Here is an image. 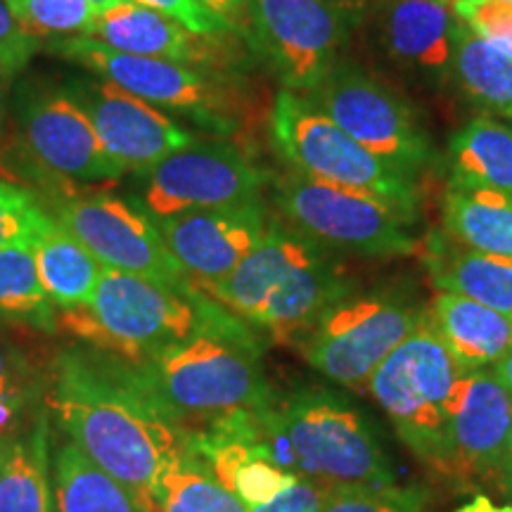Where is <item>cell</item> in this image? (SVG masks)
I'll use <instances>...</instances> for the list:
<instances>
[{
  "mask_svg": "<svg viewBox=\"0 0 512 512\" xmlns=\"http://www.w3.org/2000/svg\"><path fill=\"white\" fill-rule=\"evenodd\" d=\"M48 406L69 441L117 479L140 512H159L164 477L190 453L192 434L138 363L95 347L64 349Z\"/></svg>",
  "mask_w": 512,
  "mask_h": 512,
  "instance_id": "6da1fadb",
  "label": "cell"
},
{
  "mask_svg": "<svg viewBox=\"0 0 512 512\" xmlns=\"http://www.w3.org/2000/svg\"><path fill=\"white\" fill-rule=\"evenodd\" d=\"M252 422L256 444L292 475L328 489L396 484L394 460L375 422L332 389H273Z\"/></svg>",
  "mask_w": 512,
  "mask_h": 512,
  "instance_id": "7a4b0ae2",
  "label": "cell"
},
{
  "mask_svg": "<svg viewBox=\"0 0 512 512\" xmlns=\"http://www.w3.org/2000/svg\"><path fill=\"white\" fill-rule=\"evenodd\" d=\"M356 287L337 252L287 223L271 221L254 252L228 278L202 292L249 328L297 344L332 304Z\"/></svg>",
  "mask_w": 512,
  "mask_h": 512,
  "instance_id": "3957f363",
  "label": "cell"
},
{
  "mask_svg": "<svg viewBox=\"0 0 512 512\" xmlns=\"http://www.w3.org/2000/svg\"><path fill=\"white\" fill-rule=\"evenodd\" d=\"M261 339L233 313L138 363L147 382L190 434L252 413L273 392L261 368Z\"/></svg>",
  "mask_w": 512,
  "mask_h": 512,
  "instance_id": "277c9868",
  "label": "cell"
},
{
  "mask_svg": "<svg viewBox=\"0 0 512 512\" xmlns=\"http://www.w3.org/2000/svg\"><path fill=\"white\" fill-rule=\"evenodd\" d=\"M228 313L192 283L164 285L102 268L91 304L57 311V330L86 347L143 363L219 323Z\"/></svg>",
  "mask_w": 512,
  "mask_h": 512,
  "instance_id": "5b68a950",
  "label": "cell"
},
{
  "mask_svg": "<svg viewBox=\"0 0 512 512\" xmlns=\"http://www.w3.org/2000/svg\"><path fill=\"white\" fill-rule=\"evenodd\" d=\"M10 124L17 143V183L57 197L72 192V183H114L124 176L62 83L43 76L12 81Z\"/></svg>",
  "mask_w": 512,
  "mask_h": 512,
  "instance_id": "8992f818",
  "label": "cell"
},
{
  "mask_svg": "<svg viewBox=\"0 0 512 512\" xmlns=\"http://www.w3.org/2000/svg\"><path fill=\"white\" fill-rule=\"evenodd\" d=\"M460 368L444 342L422 323L370 375L368 392L392 422L403 446L444 477L448 453V415Z\"/></svg>",
  "mask_w": 512,
  "mask_h": 512,
  "instance_id": "52a82bcc",
  "label": "cell"
},
{
  "mask_svg": "<svg viewBox=\"0 0 512 512\" xmlns=\"http://www.w3.org/2000/svg\"><path fill=\"white\" fill-rule=\"evenodd\" d=\"M271 200L287 226L337 254L394 259L420 249L418 216L366 192L290 169L271 183Z\"/></svg>",
  "mask_w": 512,
  "mask_h": 512,
  "instance_id": "ba28073f",
  "label": "cell"
},
{
  "mask_svg": "<svg viewBox=\"0 0 512 512\" xmlns=\"http://www.w3.org/2000/svg\"><path fill=\"white\" fill-rule=\"evenodd\" d=\"M271 136L285 162L299 174L392 202L420 219L418 178L342 131L306 95L280 91L271 112Z\"/></svg>",
  "mask_w": 512,
  "mask_h": 512,
  "instance_id": "9c48e42d",
  "label": "cell"
},
{
  "mask_svg": "<svg viewBox=\"0 0 512 512\" xmlns=\"http://www.w3.org/2000/svg\"><path fill=\"white\" fill-rule=\"evenodd\" d=\"M425 309L399 287H356L297 339V349L316 373L363 389L384 358L422 323Z\"/></svg>",
  "mask_w": 512,
  "mask_h": 512,
  "instance_id": "30bf717a",
  "label": "cell"
},
{
  "mask_svg": "<svg viewBox=\"0 0 512 512\" xmlns=\"http://www.w3.org/2000/svg\"><path fill=\"white\" fill-rule=\"evenodd\" d=\"M43 48L150 102L157 110L190 119L216 136H230L238 126L233 117L235 95L221 72L214 69L119 53L86 36L48 43Z\"/></svg>",
  "mask_w": 512,
  "mask_h": 512,
  "instance_id": "8fae6325",
  "label": "cell"
},
{
  "mask_svg": "<svg viewBox=\"0 0 512 512\" xmlns=\"http://www.w3.org/2000/svg\"><path fill=\"white\" fill-rule=\"evenodd\" d=\"M306 98L403 174L418 178L437 159L430 131L411 100L354 60L339 57Z\"/></svg>",
  "mask_w": 512,
  "mask_h": 512,
  "instance_id": "7c38bea8",
  "label": "cell"
},
{
  "mask_svg": "<svg viewBox=\"0 0 512 512\" xmlns=\"http://www.w3.org/2000/svg\"><path fill=\"white\" fill-rule=\"evenodd\" d=\"M242 29L285 91L306 95L342 57L349 15L337 0H247Z\"/></svg>",
  "mask_w": 512,
  "mask_h": 512,
  "instance_id": "4fadbf2b",
  "label": "cell"
},
{
  "mask_svg": "<svg viewBox=\"0 0 512 512\" xmlns=\"http://www.w3.org/2000/svg\"><path fill=\"white\" fill-rule=\"evenodd\" d=\"M145 176L140 207L152 219L264 200L271 174L228 140H195Z\"/></svg>",
  "mask_w": 512,
  "mask_h": 512,
  "instance_id": "5bb4252c",
  "label": "cell"
},
{
  "mask_svg": "<svg viewBox=\"0 0 512 512\" xmlns=\"http://www.w3.org/2000/svg\"><path fill=\"white\" fill-rule=\"evenodd\" d=\"M55 221L67 228L102 268L164 285L190 283L171 256L155 219L112 192H67L50 200Z\"/></svg>",
  "mask_w": 512,
  "mask_h": 512,
  "instance_id": "9a60e30c",
  "label": "cell"
},
{
  "mask_svg": "<svg viewBox=\"0 0 512 512\" xmlns=\"http://www.w3.org/2000/svg\"><path fill=\"white\" fill-rule=\"evenodd\" d=\"M368 38L375 55L420 91L439 93L451 83L460 19L453 3L368 0Z\"/></svg>",
  "mask_w": 512,
  "mask_h": 512,
  "instance_id": "2e32d148",
  "label": "cell"
},
{
  "mask_svg": "<svg viewBox=\"0 0 512 512\" xmlns=\"http://www.w3.org/2000/svg\"><path fill=\"white\" fill-rule=\"evenodd\" d=\"M62 88L76 100L98 133L107 157L124 174H147L171 152L197 140L195 133L171 114L95 74L67 76Z\"/></svg>",
  "mask_w": 512,
  "mask_h": 512,
  "instance_id": "e0dca14e",
  "label": "cell"
},
{
  "mask_svg": "<svg viewBox=\"0 0 512 512\" xmlns=\"http://www.w3.org/2000/svg\"><path fill=\"white\" fill-rule=\"evenodd\" d=\"M512 425V399L491 368L460 373L448 415L444 477L458 489L496 486Z\"/></svg>",
  "mask_w": 512,
  "mask_h": 512,
  "instance_id": "ac0fdd59",
  "label": "cell"
},
{
  "mask_svg": "<svg viewBox=\"0 0 512 512\" xmlns=\"http://www.w3.org/2000/svg\"><path fill=\"white\" fill-rule=\"evenodd\" d=\"M266 202L188 211L155 221L176 264L192 285L221 283L238 268L271 226Z\"/></svg>",
  "mask_w": 512,
  "mask_h": 512,
  "instance_id": "d6986e66",
  "label": "cell"
},
{
  "mask_svg": "<svg viewBox=\"0 0 512 512\" xmlns=\"http://www.w3.org/2000/svg\"><path fill=\"white\" fill-rule=\"evenodd\" d=\"M219 36L192 34L174 17L145 8L140 3H124L117 8L100 12L95 19V29L88 38L105 43L107 48L119 53L159 57L181 64H195V67H214L226 60L219 46Z\"/></svg>",
  "mask_w": 512,
  "mask_h": 512,
  "instance_id": "ffe728a7",
  "label": "cell"
},
{
  "mask_svg": "<svg viewBox=\"0 0 512 512\" xmlns=\"http://www.w3.org/2000/svg\"><path fill=\"white\" fill-rule=\"evenodd\" d=\"M418 252L439 292L463 294L512 318V256L477 252L444 230H432Z\"/></svg>",
  "mask_w": 512,
  "mask_h": 512,
  "instance_id": "44dd1931",
  "label": "cell"
},
{
  "mask_svg": "<svg viewBox=\"0 0 512 512\" xmlns=\"http://www.w3.org/2000/svg\"><path fill=\"white\" fill-rule=\"evenodd\" d=\"M427 323L444 342L460 373L494 368L512 349V318L456 292H439Z\"/></svg>",
  "mask_w": 512,
  "mask_h": 512,
  "instance_id": "7402d4cb",
  "label": "cell"
},
{
  "mask_svg": "<svg viewBox=\"0 0 512 512\" xmlns=\"http://www.w3.org/2000/svg\"><path fill=\"white\" fill-rule=\"evenodd\" d=\"M451 188L496 190L512 197V131L508 121L472 117L453 133L446 147Z\"/></svg>",
  "mask_w": 512,
  "mask_h": 512,
  "instance_id": "603a6c76",
  "label": "cell"
},
{
  "mask_svg": "<svg viewBox=\"0 0 512 512\" xmlns=\"http://www.w3.org/2000/svg\"><path fill=\"white\" fill-rule=\"evenodd\" d=\"M34 252L41 283L57 309L69 311L91 304L100 283V261L67 228H62L55 216L38 235Z\"/></svg>",
  "mask_w": 512,
  "mask_h": 512,
  "instance_id": "cb8c5ba5",
  "label": "cell"
},
{
  "mask_svg": "<svg viewBox=\"0 0 512 512\" xmlns=\"http://www.w3.org/2000/svg\"><path fill=\"white\" fill-rule=\"evenodd\" d=\"M441 230L484 254L512 256V197L496 190L451 188L441 204Z\"/></svg>",
  "mask_w": 512,
  "mask_h": 512,
  "instance_id": "d4e9b609",
  "label": "cell"
},
{
  "mask_svg": "<svg viewBox=\"0 0 512 512\" xmlns=\"http://www.w3.org/2000/svg\"><path fill=\"white\" fill-rule=\"evenodd\" d=\"M451 83L470 105L489 112L486 117L494 114L512 121V60L472 34L463 22L453 50Z\"/></svg>",
  "mask_w": 512,
  "mask_h": 512,
  "instance_id": "484cf974",
  "label": "cell"
},
{
  "mask_svg": "<svg viewBox=\"0 0 512 512\" xmlns=\"http://www.w3.org/2000/svg\"><path fill=\"white\" fill-rule=\"evenodd\" d=\"M48 434L46 413L36 411L0 475V512H53Z\"/></svg>",
  "mask_w": 512,
  "mask_h": 512,
  "instance_id": "4316f807",
  "label": "cell"
},
{
  "mask_svg": "<svg viewBox=\"0 0 512 512\" xmlns=\"http://www.w3.org/2000/svg\"><path fill=\"white\" fill-rule=\"evenodd\" d=\"M53 470L57 512H140L124 486L102 472L74 441L60 446Z\"/></svg>",
  "mask_w": 512,
  "mask_h": 512,
  "instance_id": "83f0119b",
  "label": "cell"
},
{
  "mask_svg": "<svg viewBox=\"0 0 512 512\" xmlns=\"http://www.w3.org/2000/svg\"><path fill=\"white\" fill-rule=\"evenodd\" d=\"M57 311L38 275L34 245L0 249V323L55 332Z\"/></svg>",
  "mask_w": 512,
  "mask_h": 512,
  "instance_id": "f1b7e54d",
  "label": "cell"
},
{
  "mask_svg": "<svg viewBox=\"0 0 512 512\" xmlns=\"http://www.w3.org/2000/svg\"><path fill=\"white\" fill-rule=\"evenodd\" d=\"M159 512H247V508L216 482L204 460L190 448L188 456L164 477Z\"/></svg>",
  "mask_w": 512,
  "mask_h": 512,
  "instance_id": "f546056e",
  "label": "cell"
},
{
  "mask_svg": "<svg viewBox=\"0 0 512 512\" xmlns=\"http://www.w3.org/2000/svg\"><path fill=\"white\" fill-rule=\"evenodd\" d=\"M22 27L41 46L91 36L95 29V10L86 0H10Z\"/></svg>",
  "mask_w": 512,
  "mask_h": 512,
  "instance_id": "4dcf8cb0",
  "label": "cell"
},
{
  "mask_svg": "<svg viewBox=\"0 0 512 512\" xmlns=\"http://www.w3.org/2000/svg\"><path fill=\"white\" fill-rule=\"evenodd\" d=\"M36 375L27 356L10 339L0 337V444L12 446L31 418V403L36 399ZM31 422V420H29Z\"/></svg>",
  "mask_w": 512,
  "mask_h": 512,
  "instance_id": "1f68e13d",
  "label": "cell"
},
{
  "mask_svg": "<svg viewBox=\"0 0 512 512\" xmlns=\"http://www.w3.org/2000/svg\"><path fill=\"white\" fill-rule=\"evenodd\" d=\"M53 221L41 195L24 183L0 181V249L34 245Z\"/></svg>",
  "mask_w": 512,
  "mask_h": 512,
  "instance_id": "d6a6232c",
  "label": "cell"
},
{
  "mask_svg": "<svg viewBox=\"0 0 512 512\" xmlns=\"http://www.w3.org/2000/svg\"><path fill=\"white\" fill-rule=\"evenodd\" d=\"M323 512H430V503L418 486H337Z\"/></svg>",
  "mask_w": 512,
  "mask_h": 512,
  "instance_id": "836d02e7",
  "label": "cell"
},
{
  "mask_svg": "<svg viewBox=\"0 0 512 512\" xmlns=\"http://www.w3.org/2000/svg\"><path fill=\"white\" fill-rule=\"evenodd\" d=\"M453 12L472 34L512 60V3L508 0H453Z\"/></svg>",
  "mask_w": 512,
  "mask_h": 512,
  "instance_id": "e575fe53",
  "label": "cell"
},
{
  "mask_svg": "<svg viewBox=\"0 0 512 512\" xmlns=\"http://www.w3.org/2000/svg\"><path fill=\"white\" fill-rule=\"evenodd\" d=\"M38 50L41 43L22 27L10 0H0V69L17 79Z\"/></svg>",
  "mask_w": 512,
  "mask_h": 512,
  "instance_id": "d590c367",
  "label": "cell"
},
{
  "mask_svg": "<svg viewBox=\"0 0 512 512\" xmlns=\"http://www.w3.org/2000/svg\"><path fill=\"white\" fill-rule=\"evenodd\" d=\"M133 3H140L145 5V8L162 12L166 17H174L176 22H181L185 29L192 31V34L219 36L233 31L223 22H219L214 15H209V12L204 10L200 3H195V0H133Z\"/></svg>",
  "mask_w": 512,
  "mask_h": 512,
  "instance_id": "8d00e7d4",
  "label": "cell"
},
{
  "mask_svg": "<svg viewBox=\"0 0 512 512\" xmlns=\"http://www.w3.org/2000/svg\"><path fill=\"white\" fill-rule=\"evenodd\" d=\"M328 494V486H320L316 482H311V479L299 477L290 489H285L283 494L275 496L273 501L256 505V508H249L247 512H323Z\"/></svg>",
  "mask_w": 512,
  "mask_h": 512,
  "instance_id": "74e56055",
  "label": "cell"
},
{
  "mask_svg": "<svg viewBox=\"0 0 512 512\" xmlns=\"http://www.w3.org/2000/svg\"><path fill=\"white\" fill-rule=\"evenodd\" d=\"M12 76L0 69V181H12L15 178V162H17V143L15 133L10 124V88Z\"/></svg>",
  "mask_w": 512,
  "mask_h": 512,
  "instance_id": "f35d334b",
  "label": "cell"
},
{
  "mask_svg": "<svg viewBox=\"0 0 512 512\" xmlns=\"http://www.w3.org/2000/svg\"><path fill=\"white\" fill-rule=\"evenodd\" d=\"M195 3H200L209 15H214L228 29H235V24L242 22L247 0H195Z\"/></svg>",
  "mask_w": 512,
  "mask_h": 512,
  "instance_id": "ab89813d",
  "label": "cell"
},
{
  "mask_svg": "<svg viewBox=\"0 0 512 512\" xmlns=\"http://www.w3.org/2000/svg\"><path fill=\"white\" fill-rule=\"evenodd\" d=\"M496 489L501 491L503 496L512 498V425L508 434V446H505V453H503L501 472H498V479H496Z\"/></svg>",
  "mask_w": 512,
  "mask_h": 512,
  "instance_id": "60d3db41",
  "label": "cell"
},
{
  "mask_svg": "<svg viewBox=\"0 0 512 512\" xmlns=\"http://www.w3.org/2000/svg\"><path fill=\"white\" fill-rule=\"evenodd\" d=\"M456 512H512V505H496L489 496L475 494L472 501L460 505Z\"/></svg>",
  "mask_w": 512,
  "mask_h": 512,
  "instance_id": "b9f144b4",
  "label": "cell"
},
{
  "mask_svg": "<svg viewBox=\"0 0 512 512\" xmlns=\"http://www.w3.org/2000/svg\"><path fill=\"white\" fill-rule=\"evenodd\" d=\"M491 370H494L496 377H498V382L503 384L505 392H508L510 399H512V349Z\"/></svg>",
  "mask_w": 512,
  "mask_h": 512,
  "instance_id": "7bdbcfd3",
  "label": "cell"
},
{
  "mask_svg": "<svg viewBox=\"0 0 512 512\" xmlns=\"http://www.w3.org/2000/svg\"><path fill=\"white\" fill-rule=\"evenodd\" d=\"M86 3L95 10V15H100V12H105V10H110V8H117V5L131 3V0H86Z\"/></svg>",
  "mask_w": 512,
  "mask_h": 512,
  "instance_id": "ee69618b",
  "label": "cell"
},
{
  "mask_svg": "<svg viewBox=\"0 0 512 512\" xmlns=\"http://www.w3.org/2000/svg\"><path fill=\"white\" fill-rule=\"evenodd\" d=\"M10 448H12V446H3V444H0V475H3V470H5V463H8Z\"/></svg>",
  "mask_w": 512,
  "mask_h": 512,
  "instance_id": "f6af8a7d",
  "label": "cell"
},
{
  "mask_svg": "<svg viewBox=\"0 0 512 512\" xmlns=\"http://www.w3.org/2000/svg\"><path fill=\"white\" fill-rule=\"evenodd\" d=\"M437 3H453V0H437Z\"/></svg>",
  "mask_w": 512,
  "mask_h": 512,
  "instance_id": "bcb514c9",
  "label": "cell"
},
{
  "mask_svg": "<svg viewBox=\"0 0 512 512\" xmlns=\"http://www.w3.org/2000/svg\"><path fill=\"white\" fill-rule=\"evenodd\" d=\"M508 126H510V131H512V121H508Z\"/></svg>",
  "mask_w": 512,
  "mask_h": 512,
  "instance_id": "7dc6e473",
  "label": "cell"
},
{
  "mask_svg": "<svg viewBox=\"0 0 512 512\" xmlns=\"http://www.w3.org/2000/svg\"><path fill=\"white\" fill-rule=\"evenodd\" d=\"M508 3H512V0H508Z\"/></svg>",
  "mask_w": 512,
  "mask_h": 512,
  "instance_id": "c3c4849f",
  "label": "cell"
}]
</instances>
